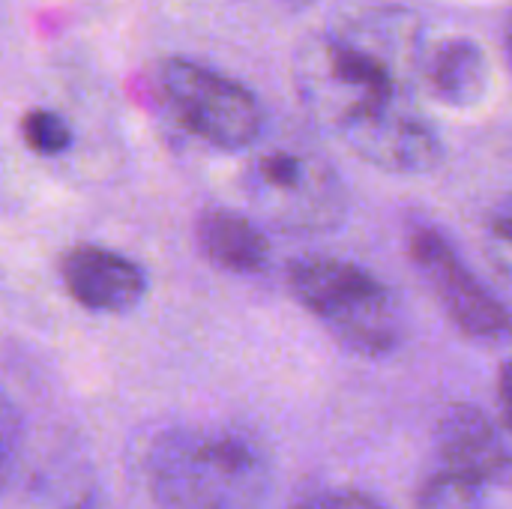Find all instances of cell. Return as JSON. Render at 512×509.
Instances as JSON below:
<instances>
[{
  "label": "cell",
  "instance_id": "cell-1",
  "mask_svg": "<svg viewBox=\"0 0 512 509\" xmlns=\"http://www.w3.org/2000/svg\"><path fill=\"white\" fill-rule=\"evenodd\" d=\"M423 24L411 9L357 6L297 54L294 78L312 120L342 144L417 102L423 81Z\"/></svg>",
  "mask_w": 512,
  "mask_h": 509
},
{
  "label": "cell",
  "instance_id": "cell-2",
  "mask_svg": "<svg viewBox=\"0 0 512 509\" xmlns=\"http://www.w3.org/2000/svg\"><path fill=\"white\" fill-rule=\"evenodd\" d=\"M270 480L267 450L240 429H171L147 453V486L162 509H255Z\"/></svg>",
  "mask_w": 512,
  "mask_h": 509
},
{
  "label": "cell",
  "instance_id": "cell-3",
  "mask_svg": "<svg viewBox=\"0 0 512 509\" xmlns=\"http://www.w3.org/2000/svg\"><path fill=\"white\" fill-rule=\"evenodd\" d=\"M288 282L303 309L354 354L384 357L405 342L408 324L399 297L366 267L330 255H306L291 264Z\"/></svg>",
  "mask_w": 512,
  "mask_h": 509
},
{
  "label": "cell",
  "instance_id": "cell-4",
  "mask_svg": "<svg viewBox=\"0 0 512 509\" xmlns=\"http://www.w3.org/2000/svg\"><path fill=\"white\" fill-rule=\"evenodd\" d=\"M240 189L258 222L282 234H324L339 228L348 213V189L339 171L303 141L252 153Z\"/></svg>",
  "mask_w": 512,
  "mask_h": 509
},
{
  "label": "cell",
  "instance_id": "cell-5",
  "mask_svg": "<svg viewBox=\"0 0 512 509\" xmlns=\"http://www.w3.org/2000/svg\"><path fill=\"white\" fill-rule=\"evenodd\" d=\"M159 93L171 117L216 150H246L261 138L264 111L240 81L183 57L159 66Z\"/></svg>",
  "mask_w": 512,
  "mask_h": 509
},
{
  "label": "cell",
  "instance_id": "cell-6",
  "mask_svg": "<svg viewBox=\"0 0 512 509\" xmlns=\"http://www.w3.org/2000/svg\"><path fill=\"white\" fill-rule=\"evenodd\" d=\"M408 255L447 318L471 339H512V309L498 300L435 225H411Z\"/></svg>",
  "mask_w": 512,
  "mask_h": 509
},
{
  "label": "cell",
  "instance_id": "cell-7",
  "mask_svg": "<svg viewBox=\"0 0 512 509\" xmlns=\"http://www.w3.org/2000/svg\"><path fill=\"white\" fill-rule=\"evenodd\" d=\"M66 294L87 312L120 315L135 309L147 294L144 270L126 255L105 246H72L60 258Z\"/></svg>",
  "mask_w": 512,
  "mask_h": 509
},
{
  "label": "cell",
  "instance_id": "cell-8",
  "mask_svg": "<svg viewBox=\"0 0 512 509\" xmlns=\"http://www.w3.org/2000/svg\"><path fill=\"white\" fill-rule=\"evenodd\" d=\"M438 453L441 468L462 474L480 486H510L512 453L492 426L486 414L477 408L459 405L450 408L438 426Z\"/></svg>",
  "mask_w": 512,
  "mask_h": 509
},
{
  "label": "cell",
  "instance_id": "cell-9",
  "mask_svg": "<svg viewBox=\"0 0 512 509\" xmlns=\"http://www.w3.org/2000/svg\"><path fill=\"white\" fill-rule=\"evenodd\" d=\"M198 249L210 264L234 276H255L270 264V243L261 225L228 207H210L198 216L195 225Z\"/></svg>",
  "mask_w": 512,
  "mask_h": 509
},
{
  "label": "cell",
  "instance_id": "cell-10",
  "mask_svg": "<svg viewBox=\"0 0 512 509\" xmlns=\"http://www.w3.org/2000/svg\"><path fill=\"white\" fill-rule=\"evenodd\" d=\"M423 84L438 102L471 108L489 90V57L471 39H447L426 54Z\"/></svg>",
  "mask_w": 512,
  "mask_h": 509
},
{
  "label": "cell",
  "instance_id": "cell-11",
  "mask_svg": "<svg viewBox=\"0 0 512 509\" xmlns=\"http://www.w3.org/2000/svg\"><path fill=\"white\" fill-rule=\"evenodd\" d=\"M414 509H486V486L438 468L417 492Z\"/></svg>",
  "mask_w": 512,
  "mask_h": 509
},
{
  "label": "cell",
  "instance_id": "cell-12",
  "mask_svg": "<svg viewBox=\"0 0 512 509\" xmlns=\"http://www.w3.org/2000/svg\"><path fill=\"white\" fill-rule=\"evenodd\" d=\"M21 138L39 156H60L72 144V129L57 111L33 108L21 117Z\"/></svg>",
  "mask_w": 512,
  "mask_h": 509
},
{
  "label": "cell",
  "instance_id": "cell-13",
  "mask_svg": "<svg viewBox=\"0 0 512 509\" xmlns=\"http://www.w3.org/2000/svg\"><path fill=\"white\" fill-rule=\"evenodd\" d=\"M483 240H486V255L489 261L512 279V192L504 195L495 210L489 213V222H486V231H483Z\"/></svg>",
  "mask_w": 512,
  "mask_h": 509
},
{
  "label": "cell",
  "instance_id": "cell-14",
  "mask_svg": "<svg viewBox=\"0 0 512 509\" xmlns=\"http://www.w3.org/2000/svg\"><path fill=\"white\" fill-rule=\"evenodd\" d=\"M300 509H384L378 501H372L363 492H351V489H333V492H321L315 498H309Z\"/></svg>",
  "mask_w": 512,
  "mask_h": 509
},
{
  "label": "cell",
  "instance_id": "cell-15",
  "mask_svg": "<svg viewBox=\"0 0 512 509\" xmlns=\"http://www.w3.org/2000/svg\"><path fill=\"white\" fill-rule=\"evenodd\" d=\"M498 411L501 423L507 426V432H512V360L498 375Z\"/></svg>",
  "mask_w": 512,
  "mask_h": 509
},
{
  "label": "cell",
  "instance_id": "cell-16",
  "mask_svg": "<svg viewBox=\"0 0 512 509\" xmlns=\"http://www.w3.org/2000/svg\"><path fill=\"white\" fill-rule=\"evenodd\" d=\"M75 509H102V507L96 504V498H87V501H81Z\"/></svg>",
  "mask_w": 512,
  "mask_h": 509
},
{
  "label": "cell",
  "instance_id": "cell-17",
  "mask_svg": "<svg viewBox=\"0 0 512 509\" xmlns=\"http://www.w3.org/2000/svg\"><path fill=\"white\" fill-rule=\"evenodd\" d=\"M507 42H510V57H512V21H510V39H507Z\"/></svg>",
  "mask_w": 512,
  "mask_h": 509
},
{
  "label": "cell",
  "instance_id": "cell-18",
  "mask_svg": "<svg viewBox=\"0 0 512 509\" xmlns=\"http://www.w3.org/2000/svg\"><path fill=\"white\" fill-rule=\"evenodd\" d=\"M288 3H306V0H288Z\"/></svg>",
  "mask_w": 512,
  "mask_h": 509
}]
</instances>
